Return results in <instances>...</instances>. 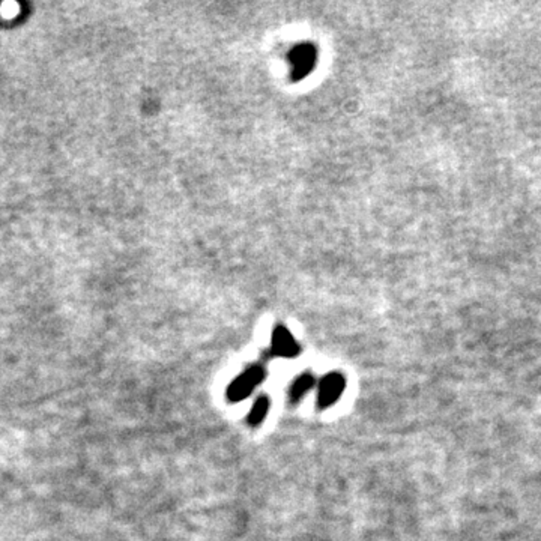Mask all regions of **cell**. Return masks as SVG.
<instances>
[{
    "label": "cell",
    "mask_w": 541,
    "mask_h": 541,
    "mask_svg": "<svg viewBox=\"0 0 541 541\" xmlns=\"http://www.w3.org/2000/svg\"><path fill=\"white\" fill-rule=\"evenodd\" d=\"M272 350L279 357L292 358L300 353V346H298L289 331L284 326H277L272 334Z\"/></svg>",
    "instance_id": "3"
},
{
    "label": "cell",
    "mask_w": 541,
    "mask_h": 541,
    "mask_svg": "<svg viewBox=\"0 0 541 541\" xmlns=\"http://www.w3.org/2000/svg\"><path fill=\"white\" fill-rule=\"evenodd\" d=\"M269 411V400L267 395H260L259 399L253 405L251 411L248 414V423L251 426H257L263 421V418L268 415Z\"/></svg>",
    "instance_id": "6"
},
{
    "label": "cell",
    "mask_w": 541,
    "mask_h": 541,
    "mask_svg": "<svg viewBox=\"0 0 541 541\" xmlns=\"http://www.w3.org/2000/svg\"><path fill=\"white\" fill-rule=\"evenodd\" d=\"M314 383H316V381H314V378L312 376V374H308V373L303 374V376L298 378L293 382V385H292V388H291V400L292 402H300L303 397L313 388Z\"/></svg>",
    "instance_id": "5"
},
{
    "label": "cell",
    "mask_w": 541,
    "mask_h": 541,
    "mask_svg": "<svg viewBox=\"0 0 541 541\" xmlns=\"http://www.w3.org/2000/svg\"><path fill=\"white\" fill-rule=\"evenodd\" d=\"M345 386H346V381L340 373H329L328 376L322 379L319 386V395H317L319 406L322 407V409H325V407L334 405L340 399L341 393L345 391Z\"/></svg>",
    "instance_id": "2"
},
{
    "label": "cell",
    "mask_w": 541,
    "mask_h": 541,
    "mask_svg": "<svg viewBox=\"0 0 541 541\" xmlns=\"http://www.w3.org/2000/svg\"><path fill=\"white\" fill-rule=\"evenodd\" d=\"M292 65H293V74L298 79H303L305 74H308L314 65V50L308 46L298 47L292 53Z\"/></svg>",
    "instance_id": "4"
},
{
    "label": "cell",
    "mask_w": 541,
    "mask_h": 541,
    "mask_svg": "<svg viewBox=\"0 0 541 541\" xmlns=\"http://www.w3.org/2000/svg\"><path fill=\"white\" fill-rule=\"evenodd\" d=\"M265 379V370L260 366H253L230 383L227 390V397L230 402L244 400L251 394V391Z\"/></svg>",
    "instance_id": "1"
}]
</instances>
